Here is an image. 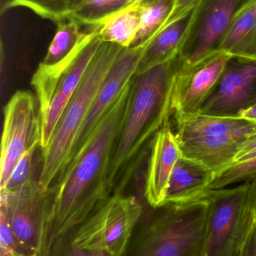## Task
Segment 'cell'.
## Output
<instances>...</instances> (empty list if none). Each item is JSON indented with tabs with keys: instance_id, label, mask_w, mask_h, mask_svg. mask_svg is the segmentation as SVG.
Returning <instances> with one entry per match:
<instances>
[{
	"instance_id": "obj_26",
	"label": "cell",
	"mask_w": 256,
	"mask_h": 256,
	"mask_svg": "<svg viewBox=\"0 0 256 256\" xmlns=\"http://www.w3.org/2000/svg\"><path fill=\"white\" fill-rule=\"evenodd\" d=\"M0 256H28L14 236L7 219L0 213Z\"/></svg>"
},
{
	"instance_id": "obj_6",
	"label": "cell",
	"mask_w": 256,
	"mask_h": 256,
	"mask_svg": "<svg viewBox=\"0 0 256 256\" xmlns=\"http://www.w3.org/2000/svg\"><path fill=\"white\" fill-rule=\"evenodd\" d=\"M144 215L142 203L133 196L114 194L70 233L81 250L123 256Z\"/></svg>"
},
{
	"instance_id": "obj_25",
	"label": "cell",
	"mask_w": 256,
	"mask_h": 256,
	"mask_svg": "<svg viewBox=\"0 0 256 256\" xmlns=\"http://www.w3.org/2000/svg\"><path fill=\"white\" fill-rule=\"evenodd\" d=\"M256 174V159L246 164L233 165L215 179L209 190L224 189L230 185L239 182H246Z\"/></svg>"
},
{
	"instance_id": "obj_14",
	"label": "cell",
	"mask_w": 256,
	"mask_h": 256,
	"mask_svg": "<svg viewBox=\"0 0 256 256\" xmlns=\"http://www.w3.org/2000/svg\"><path fill=\"white\" fill-rule=\"evenodd\" d=\"M256 138V128L249 130L178 141L181 155L213 172L216 178L234 164L240 152Z\"/></svg>"
},
{
	"instance_id": "obj_16",
	"label": "cell",
	"mask_w": 256,
	"mask_h": 256,
	"mask_svg": "<svg viewBox=\"0 0 256 256\" xmlns=\"http://www.w3.org/2000/svg\"><path fill=\"white\" fill-rule=\"evenodd\" d=\"M215 179L213 172L181 155L171 174L165 204H184L203 198Z\"/></svg>"
},
{
	"instance_id": "obj_27",
	"label": "cell",
	"mask_w": 256,
	"mask_h": 256,
	"mask_svg": "<svg viewBox=\"0 0 256 256\" xmlns=\"http://www.w3.org/2000/svg\"><path fill=\"white\" fill-rule=\"evenodd\" d=\"M48 256H111L102 251L81 250L72 243L70 233L57 240L51 246Z\"/></svg>"
},
{
	"instance_id": "obj_1",
	"label": "cell",
	"mask_w": 256,
	"mask_h": 256,
	"mask_svg": "<svg viewBox=\"0 0 256 256\" xmlns=\"http://www.w3.org/2000/svg\"><path fill=\"white\" fill-rule=\"evenodd\" d=\"M132 81L110 108L78 158L52 186L49 245L88 219L113 192L109 170L114 144L127 111Z\"/></svg>"
},
{
	"instance_id": "obj_3",
	"label": "cell",
	"mask_w": 256,
	"mask_h": 256,
	"mask_svg": "<svg viewBox=\"0 0 256 256\" xmlns=\"http://www.w3.org/2000/svg\"><path fill=\"white\" fill-rule=\"evenodd\" d=\"M207 194L184 204L153 209L137 225L123 256H201Z\"/></svg>"
},
{
	"instance_id": "obj_32",
	"label": "cell",
	"mask_w": 256,
	"mask_h": 256,
	"mask_svg": "<svg viewBox=\"0 0 256 256\" xmlns=\"http://www.w3.org/2000/svg\"><path fill=\"white\" fill-rule=\"evenodd\" d=\"M239 117H240L246 121L256 123V103L252 108L240 112Z\"/></svg>"
},
{
	"instance_id": "obj_9",
	"label": "cell",
	"mask_w": 256,
	"mask_h": 256,
	"mask_svg": "<svg viewBox=\"0 0 256 256\" xmlns=\"http://www.w3.org/2000/svg\"><path fill=\"white\" fill-rule=\"evenodd\" d=\"M254 0H200L194 8L180 57L190 66L219 51L239 14Z\"/></svg>"
},
{
	"instance_id": "obj_28",
	"label": "cell",
	"mask_w": 256,
	"mask_h": 256,
	"mask_svg": "<svg viewBox=\"0 0 256 256\" xmlns=\"http://www.w3.org/2000/svg\"><path fill=\"white\" fill-rule=\"evenodd\" d=\"M199 1L200 0H177L174 10L165 24V26L190 12L196 6Z\"/></svg>"
},
{
	"instance_id": "obj_5",
	"label": "cell",
	"mask_w": 256,
	"mask_h": 256,
	"mask_svg": "<svg viewBox=\"0 0 256 256\" xmlns=\"http://www.w3.org/2000/svg\"><path fill=\"white\" fill-rule=\"evenodd\" d=\"M102 44L97 28H91L64 60L54 64L41 62L32 78L41 117V150L48 146L69 100L78 90Z\"/></svg>"
},
{
	"instance_id": "obj_24",
	"label": "cell",
	"mask_w": 256,
	"mask_h": 256,
	"mask_svg": "<svg viewBox=\"0 0 256 256\" xmlns=\"http://www.w3.org/2000/svg\"><path fill=\"white\" fill-rule=\"evenodd\" d=\"M35 154L36 150H32L23 155L14 168L6 184L0 188V191L10 192L18 190L35 179Z\"/></svg>"
},
{
	"instance_id": "obj_21",
	"label": "cell",
	"mask_w": 256,
	"mask_h": 256,
	"mask_svg": "<svg viewBox=\"0 0 256 256\" xmlns=\"http://www.w3.org/2000/svg\"><path fill=\"white\" fill-rule=\"evenodd\" d=\"M177 0H141L139 30L130 48L150 42L163 28L175 7Z\"/></svg>"
},
{
	"instance_id": "obj_7",
	"label": "cell",
	"mask_w": 256,
	"mask_h": 256,
	"mask_svg": "<svg viewBox=\"0 0 256 256\" xmlns=\"http://www.w3.org/2000/svg\"><path fill=\"white\" fill-rule=\"evenodd\" d=\"M52 188L33 179L14 192L0 191V213L28 256H48Z\"/></svg>"
},
{
	"instance_id": "obj_22",
	"label": "cell",
	"mask_w": 256,
	"mask_h": 256,
	"mask_svg": "<svg viewBox=\"0 0 256 256\" xmlns=\"http://www.w3.org/2000/svg\"><path fill=\"white\" fill-rule=\"evenodd\" d=\"M57 25L55 34L42 62L48 66L57 64L66 58L91 30L84 31L82 28L84 26L72 18H66L57 22Z\"/></svg>"
},
{
	"instance_id": "obj_4",
	"label": "cell",
	"mask_w": 256,
	"mask_h": 256,
	"mask_svg": "<svg viewBox=\"0 0 256 256\" xmlns=\"http://www.w3.org/2000/svg\"><path fill=\"white\" fill-rule=\"evenodd\" d=\"M123 48L102 42L78 90L63 111L48 146L42 150L39 182L45 189L55 184L67 164L72 144L92 103Z\"/></svg>"
},
{
	"instance_id": "obj_2",
	"label": "cell",
	"mask_w": 256,
	"mask_h": 256,
	"mask_svg": "<svg viewBox=\"0 0 256 256\" xmlns=\"http://www.w3.org/2000/svg\"><path fill=\"white\" fill-rule=\"evenodd\" d=\"M181 66L179 56L132 80L127 111L110 164L108 179L113 195L123 194L156 132L171 116L174 79Z\"/></svg>"
},
{
	"instance_id": "obj_8",
	"label": "cell",
	"mask_w": 256,
	"mask_h": 256,
	"mask_svg": "<svg viewBox=\"0 0 256 256\" xmlns=\"http://www.w3.org/2000/svg\"><path fill=\"white\" fill-rule=\"evenodd\" d=\"M246 182L207 192V212L201 256H238L253 224Z\"/></svg>"
},
{
	"instance_id": "obj_12",
	"label": "cell",
	"mask_w": 256,
	"mask_h": 256,
	"mask_svg": "<svg viewBox=\"0 0 256 256\" xmlns=\"http://www.w3.org/2000/svg\"><path fill=\"white\" fill-rule=\"evenodd\" d=\"M233 57L218 51L177 72L171 94V115L174 120L199 114L217 85L227 64Z\"/></svg>"
},
{
	"instance_id": "obj_29",
	"label": "cell",
	"mask_w": 256,
	"mask_h": 256,
	"mask_svg": "<svg viewBox=\"0 0 256 256\" xmlns=\"http://www.w3.org/2000/svg\"><path fill=\"white\" fill-rule=\"evenodd\" d=\"M238 256H256V221L255 218H254L252 227L242 245Z\"/></svg>"
},
{
	"instance_id": "obj_13",
	"label": "cell",
	"mask_w": 256,
	"mask_h": 256,
	"mask_svg": "<svg viewBox=\"0 0 256 256\" xmlns=\"http://www.w3.org/2000/svg\"><path fill=\"white\" fill-rule=\"evenodd\" d=\"M256 103V62L233 58L199 114L239 117Z\"/></svg>"
},
{
	"instance_id": "obj_30",
	"label": "cell",
	"mask_w": 256,
	"mask_h": 256,
	"mask_svg": "<svg viewBox=\"0 0 256 256\" xmlns=\"http://www.w3.org/2000/svg\"><path fill=\"white\" fill-rule=\"evenodd\" d=\"M255 159L256 138L253 141L251 142L249 144H247V146L239 153L233 165L246 164V162H251V161L254 160Z\"/></svg>"
},
{
	"instance_id": "obj_23",
	"label": "cell",
	"mask_w": 256,
	"mask_h": 256,
	"mask_svg": "<svg viewBox=\"0 0 256 256\" xmlns=\"http://www.w3.org/2000/svg\"><path fill=\"white\" fill-rule=\"evenodd\" d=\"M74 0H6L1 14L15 8H26L43 19L56 24L70 16Z\"/></svg>"
},
{
	"instance_id": "obj_11",
	"label": "cell",
	"mask_w": 256,
	"mask_h": 256,
	"mask_svg": "<svg viewBox=\"0 0 256 256\" xmlns=\"http://www.w3.org/2000/svg\"><path fill=\"white\" fill-rule=\"evenodd\" d=\"M148 44L149 42L135 48H123L120 52L98 91L88 114L77 134L63 172L78 158L110 108L135 76L138 63Z\"/></svg>"
},
{
	"instance_id": "obj_31",
	"label": "cell",
	"mask_w": 256,
	"mask_h": 256,
	"mask_svg": "<svg viewBox=\"0 0 256 256\" xmlns=\"http://www.w3.org/2000/svg\"><path fill=\"white\" fill-rule=\"evenodd\" d=\"M245 182L247 185L246 202L256 221V174Z\"/></svg>"
},
{
	"instance_id": "obj_19",
	"label": "cell",
	"mask_w": 256,
	"mask_h": 256,
	"mask_svg": "<svg viewBox=\"0 0 256 256\" xmlns=\"http://www.w3.org/2000/svg\"><path fill=\"white\" fill-rule=\"evenodd\" d=\"M219 51L234 58L256 62V0L239 14Z\"/></svg>"
},
{
	"instance_id": "obj_10",
	"label": "cell",
	"mask_w": 256,
	"mask_h": 256,
	"mask_svg": "<svg viewBox=\"0 0 256 256\" xmlns=\"http://www.w3.org/2000/svg\"><path fill=\"white\" fill-rule=\"evenodd\" d=\"M42 128L39 102L28 92H17L4 109L0 188L23 155L40 147Z\"/></svg>"
},
{
	"instance_id": "obj_18",
	"label": "cell",
	"mask_w": 256,
	"mask_h": 256,
	"mask_svg": "<svg viewBox=\"0 0 256 256\" xmlns=\"http://www.w3.org/2000/svg\"><path fill=\"white\" fill-rule=\"evenodd\" d=\"M177 140L214 136L249 130L256 123L240 117H221L198 114L174 120Z\"/></svg>"
},
{
	"instance_id": "obj_20",
	"label": "cell",
	"mask_w": 256,
	"mask_h": 256,
	"mask_svg": "<svg viewBox=\"0 0 256 256\" xmlns=\"http://www.w3.org/2000/svg\"><path fill=\"white\" fill-rule=\"evenodd\" d=\"M141 2L111 15L96 27L102 42L123 48L132 46L141 25Z\"/></svg>"
},
{
	"instance_id": "obj_17",
	"label": "cell",
	"mask_w": 256,
	"mask_h": 256,
	"mask_svg": "<svg viewBox=\"0 0 256 256\" xmlns=\"http://www.w3.org/2000/svg\"><path fill=\"white\" fill-rule=\"evenodd\" d=\"M194 8L164 27L149 42L138 63L135 75L169 62L180 56L193 16Z\"/></svg>"
},
{
	"instance_id": "obj_15",
	"label": "cell",
	"mask_w": 256,
	"mask_h": 256,
	"mask_svg": "<svg viewBox=\"0 0 256 256\" xmlns=\"http://www.w3.org/2000/svg\"><path fill=\"white\" fill-rule=\"evenodd\" d=\"M180 156V146L168 118L156 132L151 144L144 188V197L151 208L165 204L170 178Z\"/></svg>"
}]
</instances>
